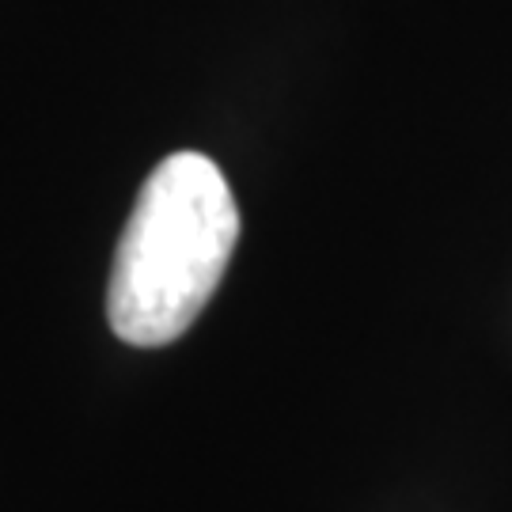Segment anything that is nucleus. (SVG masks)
<instances>
[{"label": "nucleus", "mask_w": 512, "mask_h": 512, "mask_svg": "<svg viewBox=\"0 0 512 512\" xmlns=\"http://www.w3.org/2000/svg\"><path fill=\"white\" fill-rule=\"evenodd\" d=\"M239 243V209L220 167L175 152L145 179L114 251L110 330L129 346H167L202 315Z\"/></svg>", "instance_id": "nucleus-1"}]
</instances>
